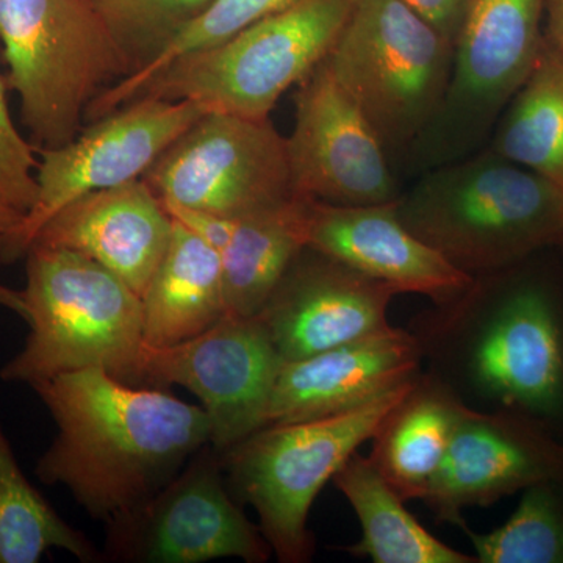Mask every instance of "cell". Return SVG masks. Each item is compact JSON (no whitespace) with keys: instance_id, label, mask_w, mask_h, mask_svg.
Instances as JSON below:
<instances>
[{"instance_id":"e0dca14e","label":"cell","mask_w":563,"mask_h":563,"mask_svg":"<svg viewBox=\"0 0 563 563\" xmlns=\"http://www.w3.org/2000/svg\"><path fill=\"white\" fill-rule=\"evenodd\" d=\"M303 240L307 247L384 282L398 295L443 302L473 280L402 224L396 201L347 207L307 199Z\"/></svg>"},{"instance_id":"8fae6325","label":"cell","mask_w":563,"mask_h":563,"mask_svg":"<svg viewBox=\"0 0 563 563\" xmlns=\"http://www.w3.org/2000/svg\"><path fill=\"white\" fill-rule=\"evenodd\" d=\"M107 526L111 561L262 563L273 554L261 526L246 517L233 496L221 455L210 444L154 498Z\"/></svg>"},{"instance_id":"83f0119b","label":"cell","mask_w":563,"mask_h":563,"mask_svg":"<svg viewBox=\"0 0 563 563\" xmlns=\"http://www.w3.org/2000/svg\"><path fill=\"white\" fill-rule=\"evenodd\" d=\"M211 0H95L133 73L146 65ZM129 77V76H128Z\"/></svg>"},{"instance_id":"2e32d148","label":"cell","mask_w":563,"mask_h":563,"mask_svg":"<svg viewBox=\"0 0 563 563\" xmlns=\"http://www.w3.org/2000/svg\"><path fill=\"white\" fill-rule=\"evenodd\" d=\"M395 296L384 282L306 246L255 318L282 361H298L383 331Z\"/></svg>"},{"instance_id":"52a82bcc","label":"cell","mask_w":563,"mask_h":563,"mask_svg":"<svg viewBox=\"0 0 563 563\" xmlns=\"http://www.w3.org/2000/svg\"><path fill=\"white\" fill-rule=\"evenodd\" d=\"M324 63L388 155L407 154L442 109L454 43L402 0H355Z\"/></svg>"},{"instance_id":"ac0fdd59","label":"cell","mask_w":563,"mask_h":563,"mask_svg":"<svg viewBox=\"0 0 563 563\" xmlns=\"http://www.w3.org/2000/svg\"><path fill=\"white\" fill-rule=\"evenodd\" d=\"M421 369L412 332L391 324L309 357L282 361L265 426L346 412L409 383Z\"/></svg>"},{"instance_id":"6da1fadb","label":"cell","mask_w":563,"mask_h":563,"mask_svg":"<svg viewBox=\"0 0 563 563\" xmlns=\"http://www.w3.org/2000/svg\"><path fill=\"white\" fill-rule=\"evenodd\" d=\"M548 251L474 277L407 329L422 369L466 406L517 415L563 444V272Z\"/></svg>"},{"instance_id":"f546056e","label":"cell","mask_w":563,"mask_h":563,"mask_svg":"<svg viewBox=\"0 0 563 563\" xmlns=\"http://www.w3.org/2000/svg\"><path fill=\"white\" fill-rule=\"evenodd\" d=\"M402 2L455 43L470 0H402Z\"/></svg>"},{"instance_id":"ffe728a7","label":"cell","mask_w":563,"mask_h":563,"mask_svg":"<svg viewBox=\"0 0 563 563\" xmlns=\"http://www.w3.org/2000/svg\"><path fill=\"white\" fill-rule=\"evenodd\" d=\"M296 196L276 209L218 218L165 203L174 220L199 233L220 255L228 314L255 317L306 247L303 207Z\"/></svg>"},{"instance_id":"4316f807","label":"cell","mask_w":563,"mask_h":563,"mask_svg":"<svg viewBox=\"0 0 563 563\" xmlns=\"http://www.w3.org/2000/svg\"><path fill=\"white\" fill-rule=\"evenodd\" d=\"M461 529L477 563H563V473L521 492L517 509L499 528Z\"/></svg>"},{"instance_id":"5bb4252c","label":"cell","mask_w":563,"mask_h":563,"mask_svg":"<svg viewBox=\"0 0 563 563\" xmlns=\"http://www.w3.org/2000/svg\"><path fill=\"white\" fill-rule=\"evenodd\" d=\"M287 154L299 198L357 207L401 196L383 141L324 62L296 87Z\"/></svg>"},{"instance_id":"7c38bea8","label":"cell","mask_w":563,"mask_h":563,"mask_svg":"<svg viewBox=\"0 0 563 563\" xmlns=\"http://www.w3.org/2000/svg\"><path fill=\"white\" fill-rule=\"evenodd\" d=\"M282 358L255 317L225 314L209 331L141 351L139 384L177 385L201 401L218 453L265 426Z\"/></svg>"},{"instance_id":"5b68a950","label":"cell","mask_w":563,"mask_h":563,"mask_svg":"<svg viewBox=\"0 0 563 563\" xmlns=\"http://www.w3.org/2000/svg\"><path fill=\"white\" fill-rule=\"evenodd\" d=\"M0 41L36 150L76 139L90 103L133 73L95 0H0Z\"/></svg>"},{"instance_id":"44dd1931","label":"cell","mask_w":563,"mask_h":563,"mask_svg":"<svg viewBox=\"0 0 563 563\" xmlns=\"http://www.w3.org/2000/svg\"><path fill=\"white\" fill-rule=\"evenodd\" d=\"M466 407L448 385L421 369L380 422L369 457L404 501L424 498Z\"/></svg>"},{"instance_id":"7402d4cb","label":"cell","mask_w":563,"mask_h":563,"mask_svg":"<svg viewBox=\"0 0 563 563\" xmlns=\"http://www.w3.org/2000/svg\"><path fill=\"white\" fill-rule=\"evenodd\" d=\"M150 346L195 339L228 314L220 255L199 233L174 220L161 265L141 296Z\"/></svg>"},{"instance_id":"9a60e30c","label":"cell","mask_w":563,"mask_h":563,"mask_svg":"<svg viewBox=\"0 0 563 563\" xmlns=\"http://www.w3.org/2000/svg\"><path fill=\"white\" fill-rule=\"evenodd\" d=\"M563 473V444L517 415L466 407L446 457L421 499L439 523L490 507Z\"/></svg>"},{"instance_id":"d6a6232c","label":"cell","mask_w":563,"mask_h":563,"mask_svg":"<svg viewBox=\"0 0 563 563\" xmlns=\"http://www.w3.org/2000/svg\"><path fill=\"white\" fill-rule=\"evenodd\" d=\"M0 307L16 313L22 320L27 321V306H25L22 291L13 290V288L0 284Z\"/></svg>"},{"instance_id":"277c9868","label":"cell","mask_w":563,"mask_h":563,"mask_svg":"<svg viewBox=\"0 0 563 563\" xmlns=\"http://www.w3.org/2000/svg\"><path fill=\"white\" fill-rule=\"evenodd\" d=\"M25 261L22 296L31 332L0 377L33 387L60 374L99 368L139 384L140 296L79 252L33 244Z\"/></svg>"},{"instance_id":"ba28073f","label":"cell","mask_w":563,"mask_h":563,"mask_svg":"<svg viewBox=\"0 0 563 563\" xmlns=\"http://www.w3.org/2000/svg\"><path fill=\"white\" fill-rule=\"evenodd\" d=\"M355 0H298L231 40L177 58L141 96L265 120L328 57Z\"/></svg>"},{"instance_id":"484cf974","label":"cell","mask_w":563,"mask_h":563,"mask_svg":"<svg viewBox=\"0 0 563 563\" xmlns=\"http://www.w3.org/2000/svg\"><path fill=\"white\" fill-rule=\"evenodd\" d=\"M295 2L298 0H211L209 7L185 24L146 65L102 91L88 107L87 120H99L139 98L141 91L177 58L220 46L255 22L279 13Z\"/></svg>"},{"instance_id":"d6986e66","label":"cell","mask_w":563,"mask_h":563,"mask_svg":"<svg viewBox=\"0 0 563 563\" xmlns=\"http://www.w3.org/2000/svg\"><path fill=\"white\" fill-rule=\"evenodd\" d=\"M173 232L174 218L165 203L139 179L68 203L43 225L33 244L79 252L141 298Z\"/></svg>"},{"instance_id":"4fadbf2b","label":"cell","mask_w":563,"mask_h":563,"mask_svg":"<svg viewBox=\"0 0 563 563\" xmlns=\"http://www.w3.org/2000/svg\"><path fill=\"white\" fill-rule=\"evenodd\" d=\"M203 113L190 101L141 96L92 121L69 143L38 150V196L22 221V257L43 225L68 203L88 192L143 179Z\"/></svg>"},{"instance_id":"f1b7e54d","label":"cell","mask_w":563,"mask_h":563,"mask_svg":"<svg viewBox=\"0 0 563 563\" xmlns=\"http://www.w3.org/2000/svg\"><path fill=\"white\" fill-rule=\"evenodd\" d=\"M7 91V79L0 76V201L25 218L38 196V150L18 131Z\"/></svg>"},{"instance_id":"1f68e13d","label":"cell","mask_w":563,"mask_h":563,"mask_svg":"<svg viewBox=\"0 0 563 563\" xmlns=\"http://www.w3.org/2000/svg\"><path fill=\"white\" fill-rule=\"evenodd\" d=\"M544 14H547L544 36L563 57V0H544Z\"/></svg>"},{"instance_id":"603a6c76","label":"cell","mask_w":563,"mask_h":563,"mask_svg":"<svg viewBox=\"0 0 563 563\" xmlns=\"http://www.w3.org/2000/svg\"><path fill=\"white\" fill-rule=\"evenodd\" d=\"M333 485L347 499L362 528V539L346 548L355 558L374 563H477L476 555L462 553L432 536L407 510L369 455L354 453Z\"/></svg>"},{"instance_id":"836d02e7","label":"cell","mask_w":563,"mask_h":563,"mask_svg":"<svg viewBox=\"0 0 563 563\" xmlns=\"http://www.w3.org/2000/svg\"><path fill=\"white\" fill-rule=\"evenodd\" d=\"M559 250H561L563 252V244H561V246H559Z\"/></svg>"},{"instance_id":"30bf717a","label":"cell","mask_w":563,"mask_h":563,"mask_svg":"<svg viewBox=\"0 0 563 563\" xmlns=\"http://www.w3.org/2000/svg\"><path fill=\"white\" fill-rule=\"evenodd\" d=\"M143 180L169 206L218 218L276 209L296 198L287 136L269 118L203 113Z\"/></svg>"},{"instance_id":"3957f363","label":"cell","mask_w":563,"mask_h":563,"mask_svg":"<svg viewBox=\"0 0 563 563\" xmlns=\"http://www.w3.org/2000/svg\"><path fill=\"white\" fill-rule=\"evenodd\" d=\"M396 211L473 279L563 244L562 188L492 150L422 173Z\"/></svg>"},{"instance_id":"8992f818","label":"cell","mask_w":563,"mask_h":563,"mask_svg":"<svg viewBox=\"0 0 563 563\" xmlns=\"http://www.w3.org/2000/svg\"><path fill=\"white\" fill-rule=\"evenodd\" d=\"M413 379L346 412L265 426L220 453L233 496L257 514L277 561H312L314 540L307 523L314 499L373 439Z\"/></svg>"},{"instance_id":"d4e9b609","label":"cell","mask_w":563,"mask_h":563,"mask_svg":"<svg viewBox=\"0 0 563 563\" xmlns=\"http://www.w3.org/2000/svg\"><path fill=\"white\" fill-rule=\"evenodd\" d=\"M51 550L81 562L99 554L84 533L70 528L22 473L0 422V563H36Z\"/></svg>"},{"instance_id":"cb8c5ba5","label":"cell","mask_w":563,"mask_h":563,"mask_svg":"<svg viewBox=\"0 0 563 563\" xmlns=\"http://www.w3.org/2000/svg\"><path fill=\"white\" fill-rule=\"evenodd\" d=\"M503 113L488 150L563 190V57L547 36L531 74Z\"/></svg>"},{"instance_id":"4dcf8cb0","label":"cell","mask_w":563,"mask_h":563,"mask_svg":"<svg viewBox=\"0 0 563 563\" xmlns=\"http://www.w3.org/2000/svg\"><path fill=\"white\" fill-rule=\"evenodd\" d=\"M24 217L0 201V268L22 257L20 231Z\"/></svg>"},{"instance_id":"7a4b0ae2","label":"cell","mask_w":563,"mask_h":563,"mask_svg":"<svg viewBox=\"0 0 563 563\" xmlns=\"http://www.w3.org/2000/svg\"><path fill=\"white\" fill-rule=\"evenodd\" d=\"M32 388L57 426L36 476L107 525L154 498L210 444L206 410L163 387L90 368Z\"/></svg>"},{"instance_id":"9c48e42d","label":"cell","mask_w":563,"mask_h":563,"mask_svg":"<svg viewBox=\"0 0 563 563\" xmlns=\"http://www.w3.org/2000/svg\"><path fill=\"white\" fill-rule=\"evenodd\" d=\"M544 0H470L442 109L410 147L424 173L481 150L542 49Z\"/></svg>"}]
</instances>
